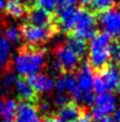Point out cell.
<instances>
[{"label":"cell","mask_w":120,"mask_h":122,"mask_svg":"<svg viewBox=\"0 0 120 122\" xmlns=\"http://www.w3.org/2000/svg\"><path fill=\"white\" fill-rule=\"evenodd\" d=\"M49 110H51V105H49L48 102H46V101L39 102L38 111H42L43 113H47V112H49Z\"/></svg>","instance_id":"obj_28"},{"label":"cell","mask_w":120,"mask_h":122,"mask_svg":"<svg viewBox=\"0 0 120 122\" xmlns=\"http://www.w3.org/2000/svg\"><path fill=\"white\" fill-rule=\"evenodd\" d=\"M4 10L13 18H22L25 16L26 8L18 0H6Z\"/></svg>","instance_id":"obj_19"},{"label":"cell","mask_w":120,"mask_h":122,"mask_svg":"<svg viewBox=\"0 0 120 122\" xmlns=\"http://www.w3.org/2000/svg\"><path fill=\"white\" fill-rule=\"evenodd\" d=\"M77 0H57V8H71L75 7Z\"/></svg>","instance_id":"obj_27"},{"label":"cell","mask_w":120,"mask_h":122,"mask_svg":"<svg viewBox=\"0 0 120 122\" xmlns=\"http://www.w3.org/2000/svg\"><path fill=\"white\" fill-rule=\"evenodd\" d=\"M11 43L4 35H0V68H4L11 59Z\"/></svg>","instance_id":"obj_18"},{"label":"cell","mask_w":120,"mask_h":122,"mask_svg":"<svg viewBox=\"0 0 120 122\" xmlns=\"http://www.w3.org/2000/svg\"><path fill=\"white\" fill-rule=\"evenodd\" d=\"M99 122H120L118 121V120H116L115 118H110V117H106V118L101 119Z\"/></svg>","instance_id":"obj_33"},{"label":"cell","mask_w":120,"mask_h":122,"mask_svg":"<svg viewBox=\"0 0 120 122\" xmlns=\"http://www.w3.org/2000/svg\"><path fill=\"white\" fill-rule=\"evenodd\" d=\"M46 62V54L42 49H24L15 56L13 60V69L22 77H29L39 72Z\"/></svg>","instance_id":"obj_1"},{"label":"cell","mask_w":120,"mask_h":122,"mask_svg":"<svg viewBox=\"0 0 120 122\" xmlns=\"http://www.w3.org/2000/svg\"><path fill=\"white\" fill-rule=\"evenodd\" d=\"M22 39L26 44L30 45L31 48L38 46L39 44L46 42L52 34L51 27H40L35 26L31 24L25 25L22 30Z\"/></svg>","instance_id":"obj_8"},{"label":"cell","mask_w":120,"mask_h":122,"mask_svg":"<svg viewBox=\"0 0 120 122\" xmlns=\"http://www.w3.org/2000/svg\"><path fill=\"white\" fill-rule=\"evenodd\" d=\"M4 5H6V0H0V13L4 9Z\"/></svg>","instance_id":"obj_35"},{"label":"cell","mask_w":120,"mask_h":122,"mask_svg":"<svg viewBox=\"0 0 120 122\" xmlns=\"http://www.w3.org/2000/svg\"><path fill=\"white\" fill-rule=\"evenodd\" d=\"M113 4H115V0H93L91 7H93L98 11H103L109 8H112Z\"/></svg>","instance_id":"obj_23"},{"label":"cell","mask_w":120,"mask_h":122,"mask_svg":"<svg viewBox=\"0 0 120 122\" xmlns=\"http://www.w3.org/2000/svg\"><path fill=\"white\" fill-rule=\"evenodd\" d=\"M79 2H80V5H81L82 7H91L92 6V1L93 0H77Z\"/></svg>","instance_id":"obj_31"},{"label":"cell","mask_w":120,"mask_h":122,"mask_svg":"<svg viewBox=\"0 0 120 122\" xmlns=\"http://www.w3.org/2000/svg\"><path fill=\"white\" fill-rule=\"evenodd\" d=\"M55 87L57 89V92L70 95L75 102H81L82 93L77 87L76 79L72 74L65 72V74L61 75L56 80Z\"/></svg>","instance_id":"obj_9"},{"label":"cell","mask_w":120,"mask_h":122,"mask_svg":"<svg viewBox=\"0 0 120 122\" xmlns=\"http://www.w3.org/2000/svg\"><path fill=\"white\" fill-rule=\"evenodd\" d=\"M91 119L100 121L101 119L109 117L117 109V98L112 93H100L92 103Z\"/></svg>","instance_id":"obj_5"},{"label":"cell","mask_w":120,"mask_h":122,"mask_svg":"<svg viewBox=\"0 0 120 122\" xmlns=\"http://www.w3.org/2000/svg\"><path fill=\"white\" fill-rule=\"evenodd\" d=\"M18 1L24 6H31L34 2H36V0H18Z\"/></svg>","instance_id":"obj_32"},{"label":"cell","mask_w":120,"mask_h":122,"mask_svg":"<svg viewBox=\"0 0 120 122\" xmlns=\"http://www.w3.org/2000/svg\"><path fill=\"white\" fill-rule=\"evenodd\" d=\"M4 36L9 41L10 43H17L19 42V40L22 39V30L16 25H9L6 27V30L4 32Z\"/></svg>","instance_id":"obj_21"},{"label":"cell","mask_w":120,"mask_h":122,"mask_svg":"<svg viewBox=\"0 0 120 122\" xmlns=\"http://www.w3.org/2000/svg\"><path fill=\"white\" fill-rule=\"evenodd\" d=\"M17 80L16 74L13 71H6L2 74V76L0 77V91L4 92V93H8L13 88L15 83Z\"/></svg>","instance_id":"obj_20"},{"label":"cell","mask_w":120,"mask_h":122,"mask_svg":"<svg viewBox=\"0 0 120 122\" xmlns=\"http://www.w3.org/2000/svg\"><path fill=\"white\" fill-rule=\"evenodd\" d=\"M82 111L80 106L74 103V102H69L67 104L63 105L58 110V117L62 122H73L75 121L77 118H80L82 115Z\"/></svg>","instance_id":"obj_16"},{"label":"cell","mask_w":120,"mask_h":122,"mask_svg":"<svg viewBox=\"0 0 120 122\" xmlns=\"http://www.w3.org/2000/svg\"><path fill=\"white\" fill-rule=\"evenodd\" d=\"M36 2L38 4V7L43 8L48 13L57 8V0H36Z\"/></svg>","instance_id":"obj_24"},{"label":"cell","mask_w":120,"mask_h":122,"mask_svg":"<svg viewBox=\"0 0 120 122\" xmlns=\"http://www.w3.org/2000/svg\"><path fill=\"white\" fill-rule=\"evenodd\" d=\"M81 58L76 54V52L67 43L61 44L54 51V59L53 61L58 66L60 70L72 71L79 67Z\"/></svg>","instance_id":"obj_6"},{"label":"cell","mask_w":120,"mask_h":122,"mask_svg":"<svg viewBox=\"0 0 120 122\" xmlns=\"http://www.w3.org/2000/svg\"><path fill=\"white\" fill-rule=\"evenodd\" d=\"M113 113H115V117H113V118L116 119V120H118V121H120V109H116Z\"/></svg>","instance_id":"obj_34"},{"label":"cell","mask_w":120,"mask_h":122,"mask_svg":"<svg viewBox=\"0 0 120 122\" xmlns=\"http://www.w3.org/2000/svg\"><path fill=\"white\" fill-rule=\"evenodd\" d=\"M16 109H17V103L13 98L9 97L6 101H4V105L0 112L1 122H13V119L16 115Z\"/></svg>","instance_id":"obj_17"},{"label":"cell","mask_w":120,"mask_h":122,"mask_svg":"<svg viewBox=\"0 0 120 122\" xmlns=\"http://www.w3.org/2000/svg\"><path fill=\"white\" fill-rule=\"evenodd\" d=\"M28 22L31 25L40 27H49L52 23L51 14L40 7L33 8L28 13Z\"/></svg>","instance_id":"obj_15"},{"label":"cell","mask_w":120,"mask_h":122,"mask_svg":"<svg viewBox=\"0 0 120 122\" xmlns=\"http://www.w3.org/2000/svg\"><path fill=\"white\" fill-rule=\"evenodd\" d=\"M115 1H120V0H115Z\"/></svg>","instance_id":"obj_38"},{"label":"cell","mask_w":120,"mask_h":122,"mask_svg":"<svg viewBox=\"0 0 120 122\" xmlns=\"http://www.w3.org/2000/svg\"><path fill=\"white\" fill-rule=\"evenodd\" d=\"M110 59H112L116 63H120V44H112Z\"/></svg>","instance_id":"obj_26"},{"label":"cell","mask_w":120,"mask_h":122,"mask_svg":"<svg viewBox=\"0 0 120 122\" xmlns=\"http://www.w3.org/2000/svg\"><path fill=\"white\" fill-rule=\"evenodd\" d=\"M13 122H39L38 109L31 102H20L17 104Z\"/></svg>","instance_id":"obj_11"},{"label":"cell","mask_w":120,"mask_h":122,"mask_svg":"<svg viewBox=\"0 0 120 122\" xmlns=\"http://www.w3.org/2000/svg\"><path fill=\"white\" fill-rule=\"evenodd\" d=\"M111 36L106 33L95 34L89 44V63L91 68L102 69L111 58Z\"/></svg>","instance_id":"obj_2"},{"label":"cell","mask_w":120,"mask_h":122,"mask_svg":"<svg viewBox=\"0 0 120 122\" xmlns=\"http://www.w3.org/2000/svg\"><path fill=\"white\" fill-rule=\"evenodd\" d=\"M66 43L69 44L70 46L76 52V54L79 56L80 58L84 57V54L86 52V46H85V43H84V41H82V40H79L76 37H71L66 41Z\"/></svg>","instance_id":"obj_22"},{"label":"cell","mask_w":120,"mask_h":122,"mask_svg":"<svg viewBox=\"0 0 120 122\" xmlns=\"http://www.w3.org/2000/svg\"><path fill=\"white\" fill-rule=\"evenodd\" d=\"M72 32L74 33V37L84 42L91 40L97 33V19L94 15L86 9H79L75 26Z\"/></svg>","instance_id":"obj_4"},{"label":"cell","mask_w":120,"mask_h":122,"mask_svg":"<svg viewBox=\"0 0 120 122\" xmlns=\"http://www.w3.org/2000/svg\"><path fill=\"white\" fill-rule=\"evenodd\" d=\"M13 88H15L17 97L19 100H22V102H31L33 103L38 100L37 95H36L37 93L33 89L30 84L25 79H17Z\"/></svg>","instance_id":"obj_14"},{"label":"cell","mask_w":120,"mask_h":122,"mask_svg":"<svg viewBox=\"0 0 120 122\" xmlns=\"http://www.w3.org/2000/svg\"><path fill=\"white\" fill-rule=\"evenodd\" d=\"M75 79H76L77 87L82 94L92 93L93 84H94V75H93V70L90 66L83 63L77 70Z\"/></svg>","instance_id":"obj_10"},{"label":"cell","mask_w":120,"mask_h":122,"mask_svg":"<svg viewBox=\"0 0 120 122\" xmlns=\"http://www.w3.org/2000/svg\"><path fill=\"white\" fill-rule=\"evenodd\" d=\"M39 122H62L60 119L57 118V117H49V115H46V117H44L43 120H40Z\"/></svg>","instance_id":"obj_30"},{"label":"cell","mask_w":120,"mask_h":122,"mask_svg":"<svg viewBox=\"0 0 120 122\" xmlns=\"http://www.w3.org/2000/svg\"><path fill=\"white\" fill-rule=\"evenodd\" d=\"M119 76H120V70H119Z\"/></svg>","instance_id":"obj_39"},{"label":"cell","mask_w":120,"mask_h":122,"mask_svg":"<svg viewBox=\"0 0 120 122\" xmlns=\"http://www.w3.org/2000/svg\"><path fill=\"white\" fill-rule=\"evenodd\" d=\"M28 83L33 87L36 93L39 94H46L54 89L55 87V81L49 75L47 74H40L37 72L35 75H31L28 77Z\"/></svg>","instance_id":"obj_12"},{"label":"cell","mask_w":120,"mask_h":122,"mask_svg":"<svg viewBox=\"0 0 120 122\" xmlns=\"http://www.w3.org/2000/svg\"><path fill=\"white\" fill-rule=\"evenodd\" d=\"M2 105H4V100H2V97H0V112H1V109H2Z\"/></svg>","instance_id":"obj_36"},{"label":"cell","mask_w":120,"mask_h":122,"mask_svg":"<svg viewBox=\"0 0 120 122\" xmlns=\"http://www.w3.org/2000/svg\"><path fill=\"white\" fill-rule=\"evenodd\" d=\"M120 83L119 69L115 65H109L100 69L97 77H94L93 89L98 94L111 93L118 88Z\"/></svg>","instance_id":"obj_3"},{"label":"cell","mask_w":120,"mask_h":122,"mask_svg":"<svg viewBox=\"0 0 120 122\" xmlns=\"http://www.w3.org/2000/svg\"><path fill=\"white\" fill-rule=\"evenodd\" d=\"M77 10L75 7L71 8H61L57 14V25L62 32L69 33L72 32L77 17Z\"/></svg>","instance_id":"obj_13"},{"label":"cell","mask_w":120,"mask_h":122,"mask_svg":"<svg viewBox=\"0 0 120 122\" xmlns=\"http://www.w3.org/2000/svg\"><path fill=\"white\" fill-rule=\"evenodd\" d=\"M73 122H92V120H91V117L90 115H88V114L85 113H83L80 117V118H77L75 121H73Z\"/></svg>","instance_id":"obj_29"},{"label":"cell","mask_w":120,"mask_h":122,"mask_svg":"<svg viewBox=\"0 0 120 122\" xmlns=\"http://www.w3.org/2000/svg\"><path fill=\"white\" fill-rule=\"evenodd\" d=\"M69 102H70L69 95H66L64 93L57 92L55 95L53 96V103H54V105H56L57 107H62L63 105L67 104Z\"/></svg>","instance_id":"obj_25"},{"label":"cell","mask_w":120,"mask_h":122,"mask_svg":"<svg viewBox=\"0 0 120 122\" xmlns=\"http://www.w3.org/2000/svg\"><path fill=\"white\" fill-rule=\"evenodd\" d=\"M117 92H118V98H119V102H120V86H118Z\"/></svg>","instance_id":"obj_37"},{"label":"cell","mask_w":120,"mask_h":122,"mask_svg":"<svg viewBox=\"0 0 120 122\" xmlns=\"http://www.w3.org/2000/svg\"><path fill=\"white\" fill-rule=\"evenodd\" d=\"M99 25L103 33L111 37L120 36V11L118 9L109 8L99 15Z\"/></svg>","instance_id":"obj_7"}]
</instances>
